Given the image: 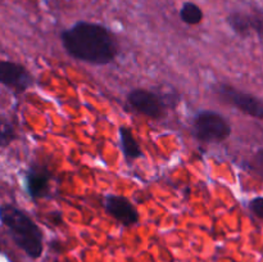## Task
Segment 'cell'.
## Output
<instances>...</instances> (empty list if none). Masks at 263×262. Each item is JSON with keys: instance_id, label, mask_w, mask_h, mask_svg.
Instances as JSON below:
<instances>
[{"instance_id": "obj_1", "label": "cell", "mask_w": 263, "mask_h": 262, "mask_svg": "<svg viewBox=\"0 0 263 262\" xmlns=\"http://www.w3.org/2000/svg\"><path fill=\"white\" fill-rule=\"evenodd\" d=\"M67 53L90 64H108L115 61L118 44L107 27L98 23L77 22L61 35Z\"/></svg>"}, {"instance_id": "obj_2", "label": "cell", "mask_w": 263, "mask_h": 262, "mask_svg": "<svg viewBox=\"0 0 263 262\" xmlns=\"http://www.w3.org/2000/svg\"><path fill=\"white\" fill-rule=\"evenodd\" d=\"M0 221L8 229L14 243L31 258L43 254V233L35 221L12 204L0 205Z\"/></svg>"}, {"instance_id": "obj_3", "label": "cell", "mask_w": 263, "mask_h": 262, "mask_svg": "<svg viewBox=\"0 0 263 262\" xmlns=\"http://www.w3.org/2000/svg\"><path fill=\"white\" fill-rule=\"evenodd\" d=\"M193 134L202 143H220L230 136L231 126L220 113L202 110L193 121Z\"/></svg>"}, {"instance_id": "obj_4", "label": "cell", "mask_w": 263, "mask_h": 262, "mask_svg": "<svg viewBox=\"0 0 263 262\" xmlns=\"http://www.w3.org/2000/svg\"><path fill=\"white\" fill-rule=\"evenodd\" d=\"M217 92L223 102L238 108L240 112L246 113L251 117L263 121V100L257 98L256 95L240 91L236 87L225 84L220 85Z\"/></svg>"}, {"instance_id": "obj_5", "label": "cell", "mask_w": 263, "mask_h": 262, "mask_svg": "<svg viewBox=\"0 0 263 262\" xmlns=\"http://www.w3.org/2000/svg\"><path fill=\"white\" fill-rule=\"evenodd\" d=\"M127 104L135 112L154 120H159L166 113L163 99L156 92L145 89L131 90L127 95Z\"/></svg>"}, {"instance_id": "obj_6", "label": "cell", "mask_w": 263, "mask_h": 262, "mask_svg": "<svg viewBox=\"0 0 263 262\" xmlns=\"http://www.w3.org/2000/svg\"><path fill=\"white\" fill-rule=\"evenodd\" d=\"M0 84L23 92L32 85V76L21 64L0 59Z\"/></svg>"}, {"instance_id": "obj_7", "label": "cell", "mask_w": 263, "mask_h": 262, "mask_svg": "<svg viewBox=\"0 0 263 262\" xmlns=\"http://www.w3.org/2000/svg\"><path fill=\"white\" fill-rule=\"evenodd\" d=\"M105 210L125 226H131L139 221V213L135 205L122 195H108L105 198Z\"/></svg>"}, {"instance_id": "obj_8", "label": "cell", "mask_w": 263, "mask_h": 262, "mask_svg": "<svg viewBox=\"0 0 263 262\" xmlns=\"http://www.w3.org/2000/svg\"><path fill=\"white\" fill-rule=\"evenodd\" d=\"M228 23L238 35L249 36L253 32L263 36V18L254 14H246V13H233L228 17Z\"/></svg>"}, {"instance_id": "obj_9", "label": "cell", "mask_w": 263, "mask_h": 262, "mask_svg": "<svg viewBox=\"0 0 263 262\" xmlns=\"http://www.w3.org/2000/svg\"><path fill=\"white\" fill-rule=\"evenodd\" d=\"M49 172L41 167L31 169L26 175V188L32 198H43L49 192Z\"/></svg>"}, {"instance_id": "obj_10", "label": "cell", "mask_w": 263, "mask_h": 262, "mask_svg": "<svg viewBox=\"0 0 263 262\" xmlns=\"http://www.w3.org/2000/svg\"><path fill=\"white\" fill-rule=\"evenodd\" d=\"M120 140H121V148H122L123 154L126 158L128 159H136L140 158L143 156L140 145H139L138 140L134 136L131 128L121 126L120 127Z\"/></svg>"}, {"instance_id": "obj_11", "label": "cell", "mask_w": 263, "mask_h": 262, "mask_svg": "<svg viewBox=\"0 0 263 262\" xmlns=\"http://www.w3.org/2000/svg\"><path fill=\"white\" fill-rule=\"evenodd\" d=\"M180 18L186 25H198L203 21V12L197 4L186 2L182 4L181 9H180Z\"/></svg>"}, {"instance_id": "obj_12", "label": "cell", "mask_w": 263, "mask_h": 262, "mask_svg": "<svg viewBox=\"0 0 263 262\" xmlns=\"http://www.w3.org/2000/svg\"><path fill=\"white\" fill-rule=\"evenodd\" d=\"M15 139V131L7 118L0 117V146H8Z\"/></svg>"}, {"instance_id": "obj_13", "label": "cell", "mask_w": 263, "mask_h": 262, "mask_svg": "<svg viewBox=\"0 0 263 262\" xmlns=\"http://www.w3.org/2000/svg\"><path fill=\"white\" fill-rule=\"evenodd\" d=\"M249 210L257 218L263 221V197H256L249 202Z\"/></svg>"}, {"instance_id": "obj_14", "label": "cell", "mask_w": 263, "mask_h": 262, "mask_svg": "<svg viewBox=\"0 0 263 262\" xmlns=\"http://www.w3.org/2000/svg\"><path fill=\"white\" fill-rule=\"evenodd\" d=\"M252 167L263 179V148L257 151V153L254 154L253 159H252Z\"/></svg>"}]
</instances>
